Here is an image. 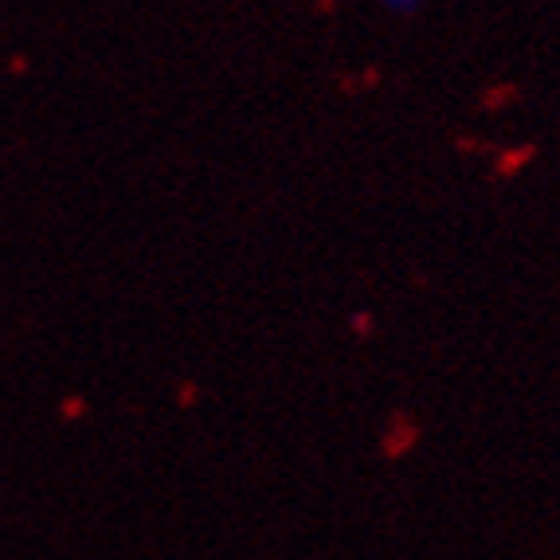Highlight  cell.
<instances>
[{
    "instance_id": "cell-1",
    "label": "cell",
    "mask_w": 560,
    "mask_h": 560,
    "mask_svg": "<svg viewBox=\"0 0 560 560\" xmlns=\"http://www.w3.org/2000/svg\"><path fill=\"white\" fill-rule=\"evenodd\" d=\"M376 4H381V9H388V12H396V16H411L423 0H376Z\"/></svg>"
}]
</instances>
